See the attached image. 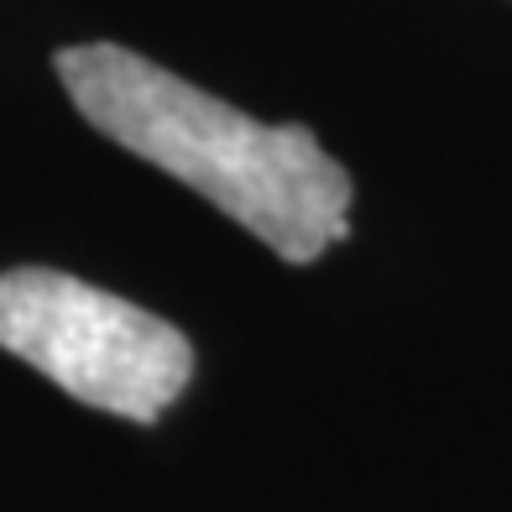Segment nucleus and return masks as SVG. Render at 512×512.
I'll return each mask as SVG.
<instances>
[{"instance_id": "1", "label": "nucleus", "mask_w": 512, "mask_h": 512, "mask_svg": "<svg viewBox=\"0 0 512 512\" xmlns=\"http://www.w3.org/2000/svg\"><path fill=\"white\" fill-rule=\"evenodd\" d=\"M58 79L95 131L183 178L283 262H319L351 230V178L309 126L251 121L115 42L63 48Z\"/></svg>"}, {"instance_id": "2", "label": "nucleus", "mask_w": 512, "mask_h": 512, "mask_svg": "<svg viewBox=\"0 0 512 512\" xmlns=\"http://www.w3.org/2000/svg\"><path fill=\"white\" fill-rule=\"evenodd\" d=\"M0 351L131 424H152L194 377L183 330L53 267L0 272Z\"/></svg>"}]
</instances>
